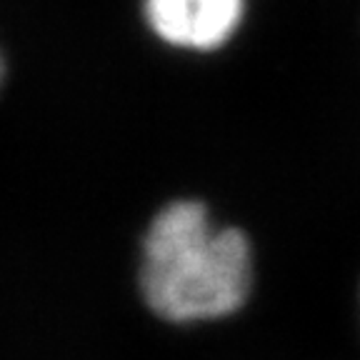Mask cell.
<instances>
[{
	"instance_id": "obj_1",
	"label": "cell",
	"mask_w": 360,
	"mask_h": 360,
	"mask_svg": "<svg viewBox=\"0 0 360 360\" xmlns=\"http://www.w3.org/2000/svg\"><path fill=\"white\" fill-rule=\"evenodd\" d=\"M250 243L236 228H215L200 200H175L148 225L141 290L170 323L218 321L248 300Z\"/></svg>"
},
{
	"instance_id": "obj_2",
	"label": "cell",
	"mask_w": 360,
	"mask_h": 360,
	"mask_svg": "<svg viewBox=\"0 0 360 360\" xmlns=\"http://www.w3.org/2000/svg\"><path fill=\"white\" fill-rule=\"evenodd\" d=\"M245 0H146L150 30L173 48L215 51L236 35Z\"/></svg>"
},
{
	"instance_id": "obj_3",
	"label": "cell",
	"mask_w": 360,
	"mask_h": 360,
	"mask_svg": "<svg viewBox=\"0 0 360 360\" xmlns=\"http://www.w3.org/2000/svg\"><path fill=\"white\" fill-rule=\"evenodd\" d=\"M0 80H3V58H0Z\"/></svg>"
}]
</instances>
